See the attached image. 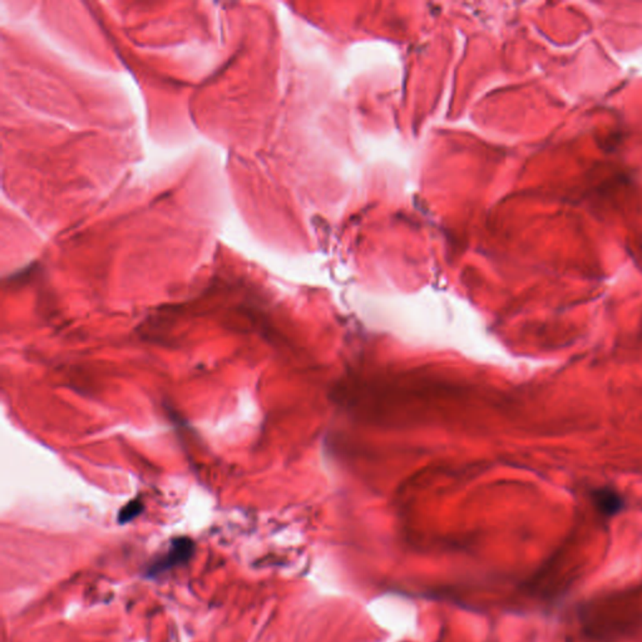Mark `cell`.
Returning <instances> with one entry per match:
<instances>
[{
	"instance_id": "6da1fadb",
	"label": "cell",
	"mask_w": 642,
	"mask_h": 642,
	"mask_svg": "<svg viewBox=\"0 0 642 642\" xmlns=\"http://www.w3.org/2000/svg\"><path fill=\"white\" fill-rule=\"evenodd\" d=\"M196 551V545L188 537H177L170 542L167 551L154 557L143 570L146 578H158L174 570L176 567L186 565Z\"/></svg>"
},
{
	"instance_id": "7a4b0ae2",
	"label": "cell",
	"mask_w": 642,
	"mask_h": 642,
	"mask_svg": "<svg viewBox=\"0 0 642 642\" xmlns=\"http://www.w3.org/2000/svg\"><path fill=\"white\" fill-rule=\"evenodd\" d=\"M592 501L598 512L607 517L615 516L623 511V497L610 487L595 489L592 492Z\"/></svg>"
},
{
	"instance_id": "3957f363",
	"label": "cell",
	"mask_w": 642,
	"mask_h": 642,
	"mask_svg": "<svg viewBox=\"0 0 642 642\" xmlns=\"http://www.w3.org/2000/svg\"><path fill=\"white\" fill-rule=\"evenodd\" d=\"M143 509H145L143 502H142L140 498H135L133 501L129 502V503L120 511V513H118V522H120L121 525L129 523L131 520L137 518V517L143 512Z\"/></svg>"
}]
</instances>
